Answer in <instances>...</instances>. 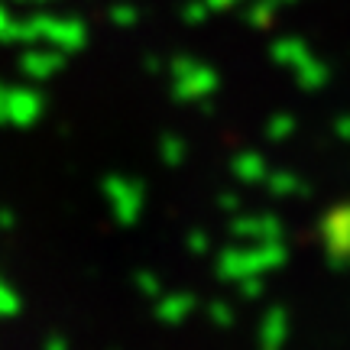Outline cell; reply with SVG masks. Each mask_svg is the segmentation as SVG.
Instances as JSON below:
<instances>
[{
	"mask_svg": "<svg viewBox=\"0 0 350 350\" xmlns=\"http://www.w3.org/2000/svg\"><path fill=\"white\" fill-rule=\"evenodd\" d=\"M334 133H338L344 143H350V113H344V117L334 120Z\"/></svg>",
	"mask_w": 350,
	"mask_h": 350,
	"instance_id": "4316f807",
	"label": "cell"
},
{
	"mask_svg": "<svg viewBox=\"0 0 350 350\" xmlns=\"http://www.w3.org/2000/svg\"><path fill=\"white\" fill-rule=\"evenodd\" d=\"M217 208L230 217V214H237L240 211V195H234V191H221L217 195Z\"/></svg>",
	"mask_w": 350,
	"mask_h": 350,
	"instance_id": "d4e9b609",
	"label": "cell"
},
{
	"mask_svg": "<svg viewBox=\"0 0 350 350\" xmlns=\"http://www.w3.org/2000/svg\"><path fill=\"white\" fill-rule=\"evenodd\" d=\"M178 16H182V23H188V26H201L211 16V7H208L204 0H188V3H182Z\"/></svg>",
	"mask_w": 350,
	"mask_h": 350,
	"instance_id": "44dd1931",
	"label": "cell"
},
{
	"mask_svg": "<svg viewBox=\"0 0 350 350\" xmlns=\"http://www.w3.org/2000/svg\"><path fill=\"white\" fill-rule=\"evenodd\" d=\"M318 234L325 240V256L331 269H347L350 266V201L327 208Z\"/></svg>",
	"mask_w": 350,
	"mask_h": 350,
	"instance_id": "8992f818",
	"label": "cell"
},
{
	"mask_svg": "<svg viewBox=\"0 0 350 350\" xmlns=\"http://www.w3.org/2000/svg\"><path fill=\"white\" fill-rule=\"evenodd\" d=\"M16 68H20V75L29 78V81H49L52 75H59L65 68V52L52 49V46H42V42H29V46L20 52Z\"/></svg>",
	"mask_w": 350,
	"mask_h": 350,
	"instance_id": "52a82bcc",
	"label": "cell"
},
{
	"mask_svg": "<svg viewBox=\"0 0 350 350\" xmlns=\"http://www.w3.org/2000/svg\"><path fill=\"white\" fill-rule=\"evenodd\" d=\"M133 286H137V292L143 295V299H152V301H156L165 292V288H163V279L152 273V269H139V273L133 275Z\"/></svg>",
	"mask_w": 350,
	"mask_h": 350,
	"instance_id": "d6986e66",
	"label": "cell"
},
{
	"mask_svg": "<svg viewBox=\"0 0 350 350\" xmlns=\"http://www.w3.org/2000/svg\"><path fill=\"white\" fill-rule=\"evenodd\" d=\"M159 159H163V165H169V169H178V165L188 159V143L178 133H165L163 139H159Z\"/></svg>",
	"mask_w": 350,
	"mask_h": 350,
	"instance_id": "2e32d148",
	"label": "cell"
},
{
	"mask_svg": "<svg viewBox=\"0 0 350 350\" xmlns=\"http://www.w3.org/2000/svg\"><path fill=\"white\" fill-rule=\"evenodd\" d=\"M208 7H211V13H221V10H230L234 3H240V0H204Z\"/></svg>",
	"mask_w": 350,
	"mask_h": 350,
	"instance_id": "f546056e",
	"label": "cell"
},
{
	"mask_svg": "<svg viewBox=\"0 0 350 350\" xmlns=\"http://www.w3.org/2000/svg\"><path fill=\"white\" fill-rule=\"evenodd\" d=\"M312 55V49H308V42L301 36H279L273 39V46H269V59H273L279 68H295V65L301 62V59H308Z\"/></svg>",
	"mask_w": 350,
	"mask_h": 350,
	"instance_id": "4fadbf2b",
	"label": "cell"
},
{
	"mask_svg": "<svg viewBox=\"0 0 350 350\" xmlns=\"http://www.w3.org/2000/svg\"><path fill=\"white\" fill-rule=\"evenodd\" d=\"M288 312H286V305H269L266 308V314L260 318V327H256V344L266 350H275V347H282L288 340Z\"/></svg>",
	"mask_w": 350,
	"mask_h": 350,
	"instance_id": "30bf717a",
	"label": "cell"
},
{
	"mask_svg": "<svg viewBox=\"0 0 350 350\" xmlns=\"http://www.w3.org/2000/svg\"><path fill=\"white\" fill-rule=\"evenodd\" d=\"M288 262L286 240H243L240 247H224L214 260L217 279L224 282H240L247 275L275 273Z\"/></svg>",
	"mask_w": 350,
	"mask_h": 350,
	"instance_id": "7a4b0ae2",
	"label": "cell"
},
{
	"mask_svg": "<svg viewBox=\"0 0 350 350\" xmlns=\"http://www.w3.org/2000/svg\"><path fill=\"white\" fill-rule=\"evenodd\" d=\"M13 20H16V16H13V13L7 10L3 3H0V42H10V29H13Z\"/></svg>",
	"mask_w": 350,
	"mask_h": 350,
	"instance_id": "484cf974",
	"label": "cell"
},
{
	"mask_svg": "<svg viewBox=\"0 0 350 350\" xmlns=\"http://www.w3.org/2000/svg\"><path fill=\"white\" fill-rule=\"evenodd\" d=\"M282 3H292V0H282Z\"/></svg>",
	"mask_w": 350,
	"mask_h": 350,
	"instance_id": "1f68e13d",
	"label": "cell"
},
{
	"mask_svg": "<svg viewBox=\"0 0 350 350\" xmlns=\"http://www.w3.org/2000/svg\"><path fill=\"white\" fill-rule=\"evenodd\" d=\"M16 3H52V0H16Z\"/></svg>",
	"mask_w": 350,
	"mask_h": 350,
	"instance_id": "4dcf8cb0",
	"label": "cell"
},
{
	"mask_svg": "<svg viewBox=\"0 0 350 350\" xmlns=\"http://www.w3.org/2000/svg\"><path fill=\"white\" fill-rule=\"evenodd\" d=\"M46 113V98L33 85H3L0 91V124L3 126H33Z\"/></svg>",
	"mask_w": 350,
	"mask_h": 350,
	"instance_id": "5b68a950",
	"label": "cell"
},
{
	"mask_svg": "<svg viewBox=\"0 0 350 350\" xmlns=\"http://www.w3.org/2000/svg\"><path fill=\"white\" fill-rule=\"evenodd\" d=\"M188 243V253H195V256H204V253L211 250V234L208 230H191L185 237Z\"/></svg>",
	"mask_w": 350,
	"mask_h": 350,
	"instance_id": "cb8c5ba5",
	"label": "cell"
},
{
	"mask_svg": "<svg viewBox=\"0 0 350 350\" xmlns=\"http://www.w3.org/2000/svg\"><path fill=\"white\" fill-rule=\"evenodd\" d=\"M266 172H269V163H266V156L260 150H243L230 159V175L243 185H260Z\"/></svg>",
	"mask_w": 350,
	"mask_h": 350,
	"instance_id": "8fae6325",
	"label": "cell"
},
{
	"mask_svg": "<svg viewBox=\"0 0 350 350\" xmlns=\"http://www.w3.org/2000/svg\"><path fill=\"white\" fill-rule=\"evenodd\" d=\"M169 75H172V98L185 100V104H201L221 88V75L214 72V65L191 59V55L172 59L169 62Z\"/></svg>",
	"mask_w": 350,
	"mask_h": 350,
	"instance_id": "3957f363",
	"label": "cell"
},
{
	"mask_svg": "<svg viewBox=\"0 0 350 350\" xmlns=\"http://www.w3.org/2000/svg\"><path fill=\"white\" fill-rule=\"evenodd\" d=\"M10 42H42L59 52H78L88 42V26L78 16H65V13H26L16 16L10 29Z\"/></svg>",
	"mask_w": 350,
	"mask_h": 350,
	"instance_id": "6da1fadb",
	"label": "cell"
},
{
	"mask_svg": "<svg viewBox=\"0 0 350 350\" xmlns=\"http://www.w3.org/2000/svg\"><path fill=\"white\" fill-rule=\"evenodd\" d=\"M198 308V299L191 295V292H163L159 299H156V318L163 321L165 327H178L182 321H188L191 314Z\"/></svg>",
	"mask_w": 350,
	"mask_h": 350,
	"instance_id": "9c48e42d",
	"label": "cell"
},
{
	"mask_svg": "<svg viewBox=\"0 0 350 350\" xmlns=\"http://www.w3.org/2000/svg\"><path fill=\"white\" fill-rule=\"evenodd\" d=\"M107 20H111L113 26H120V29H126V26H133L139 20V10L133 7V3H113L111 13H107Z\"/></svg>",
	"mask_w": 350,
	"mask_h": 350,
	"instance_id": "7402d4cb",
	"label": "cell"
},
{
	"mask_svg": "<svg viewBox=\"0 0 350 350\" xmlns=\"http://www.w3.org/2000/svg\"><path fill=\"white\" fill-rule=\"evenodd\" d=\"M227 230L237 240H286V224L275 214H230Z\"/></svg>",
	"mask_w": 350,
	"mask_h": 350,
	"instance_id": "ba28073f",
	"label": "cell"
},
{
	"mask_svg": "<svg viewBox=\"0 0 350 350\" xmlns=\"http://www.w3.org/2000/svg\"><path fill=\"white\" fill-rule=\"evenodd\" d=\"M286 3L282 0H253L250 7H247V23L256 26V29H266V26L275 23V16H279V10H282Z\"/></svg>",
	"mask_w": 350,
	"mask_h": 350,
	"instance_id": "9a60e30c",
	"label": "cell"
},
{
	"mask_svg": "<svg viewBox=\"0 0 350 350\" xmlns=\"http://www.w3.org/2000/svg\"><path fill=\"white\" fill-rule=\"evenodd\" d=\"M20 308H23L20 292L0 275V318H13V314H20Z\"/></svg>",
	"mask_w": 350,
	"mask_h": 350,
	"instance_id": "ffe728a7",
	"label": "cell"
},
{
	"mask_svg": "<svg viewBox=\"0 0 350 350\" xmlns=\"http://www.w3.org/2000/svg\"><path fill=\"white\" fill-rule=\"evenodd\" d=\"M240 292V299L247 301H256L266 292V282H262V275H247V279H240V282H234Z\"/></svg>",
	"mask_w": 350,
	"mask_h": 350,
	"instance_id": "603a6c76",
	"label": "cell"
},
{
	"mask_svg": "<svg viewBox=\"0 0 350 350\" xmlns=\"http://www.w3.org/2000/svg\"><path fill=\"white\" fill-rule=\"evenodd\" d=\"M262 185L269 191V198H301L308 191L305 178L295 169H269L266 178H262Z\"/></svg>",
	"mask_w": 350,
	"mask_h": 350,
	"instance_id": "7c38bea8",
	"label": "cell"
},
{
	"mask_svg": "<svg viewBox=\"0 0 350 350\" xmlns=\"http://www.w3.org/2000/svg\"><path fill=\"white\" fill-rule=\"evenodd\" d=\"M292 78H295V85L301 91H321L327 85V78H331V68H327L318 55H308V59H301L295 68H292Z\"/></svg>",
	"mask_w": 350,
	"mask_h": 350,
	"instance_id": "5bb4252c",
	"label": "cell"
},
{
	"mask_svg": "<svg viewBox=\"0 0 350 350\" xmlns=\"http://www.w3.org/2000/svg\"><path fill=\"white\" fill-rule=\"evenodd\" d=\"M262 133H266L269 143H286L288 137H295V117L286 111L273 113V117L266 120V126H262Z\"/></svg>",
	"mask_w": 350,
	"mask_h": 350,
	"instance_id": "e0dca14e",
	"label": "cell"
},
{
	"mask_svg": "<svg viewBox=\"0 0 350 350\" xmlns=\"http://www.w3.org/2000/svg\"><path fill=\"white\" fill-rule=\"evenodd\" d=\"M100 191H104V201H107L113 221L120 227H133L143 217V208H146V188H143V182L113 172L100 182Z\"/></svg>",
	"mask_w": 350,
	"mask_h": 350,
	"instance_id": "277c9868",
	"label": "cell"
},
{
	"mask_svg": "<svg viewBox=\"0 0 350 350\" xmlns=\"http://www.w3.org/2000/svg\"><path fill=\"white\" fill-rule=\"evenodd\" d=\"M208 321H211L217 331H227V327H234V321H237V312H234L230 301L214 299V301H208Z\"/></svg>",
	"mask_w": 350,
	"mask_h": 350,
	"instance_id": "ac0fdd59",
	"label": "cell"
},
{
	"mask_svg": "<svg viewBox=\"0 0 350 350\" xmlns=\"http://www.w3.org/2000/svg\"><path fill=\"white\" fill-rule=\"evenodd\" d=\"M42 347L65 350V347H68V338H65V334H46V338H42Z\"/></svg>",
	"mask_w": 350,
	"mask_h": 350,
	"instance_id": "83f0119b",
	"label": "cell"
},
{
	"mask_svg": "<svg viewBox=\"0 0 350 350\" xmlns=\"http://www.w3.org/2000/svg\"><path fill=\"white\" fill-rule=\"evenodd\" d=\"M16 227V214L10 208H0V230H13Z\"/></svg>",
	"mask_w": 350,
	"mask_h": 350,
	"instance_id": "f1b7e54d",
	"label": "cell"
}]
</instances>
